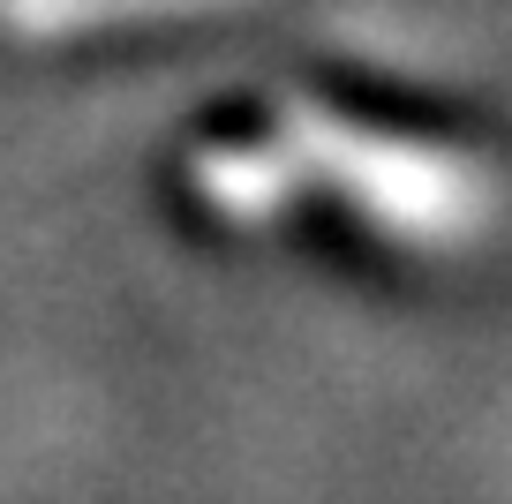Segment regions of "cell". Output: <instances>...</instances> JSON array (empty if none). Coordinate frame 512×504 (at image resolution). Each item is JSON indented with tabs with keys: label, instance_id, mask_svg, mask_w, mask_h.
Instances as JSON below:
<instances>
[{
	"label": "cell",
	"instance_id": "1",
	"mask_svg": "<svg viewBox=\"0 0 512 504\" xmlns=\"http://www.w3.org/2000/svg\"><path fill=\"white\" fill-rule=\"evenodd\" d=\"M279 128H287V143H302V158L324 181H339L369 219L392 226L400 241L452 249V241H475V226L490 219V181L467 158L354 128L347 113H324L317 98H287Z\"/></svg>",
	"mask_w": 512,
	"mask_h": 504
},
{
	"label": "cell",
	"instance_id": "2",
	"mask_svg": "<svg viewBox=\"0 0 512 504\" xmlns=\"http://www.w3.org/2000/svg\"><path fill=\"white\" fill-rule=\"evenodd\" d=\"M189 181H196V196H204L211 211H226L234 226H256V219H272V211L294 204L302 166L264 151V143H211V151L189 158Z\"/></svg>",
	"mask_w": 512,
	"mask_h": 504
},
{
	"label": "cell",
	"instance_id": "3",
	"mask_svg": "<svg viewBox=\"0 0 512 504\" xmlns=\"http://www.w3.org/2000/svg\"><path fill=\"white\" fill-rule=\"evenodd\" d=\"M174 8H211V0H0V16L38 38L83 31V23H121V16H174Z\"/></svg>",
	"mask_w": 512,
	"mask_h": 504
}]
</instances>
